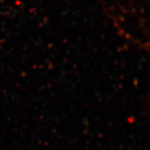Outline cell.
I'll use <instances>...</instances> for the list:
<instances>
[{"label": "cell", "instance_id": "cell-1", "mask_svg": "<svg viewBox=\"0 0 150 150\" xmlns=\"http://www.w3.org/2000/svg\"><path fill=\"white\" fill-rule=\"evenodd\" d=\"M134 17L136 18V32L139 43L150 48V0L134 1Z\"/></svg>", "mask_w": 150, "mask_h": 150}]
</instances>
